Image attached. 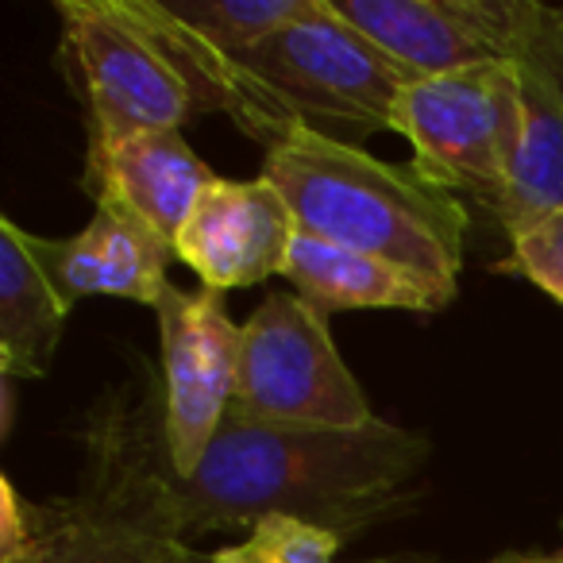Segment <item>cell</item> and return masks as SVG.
<instances>
[{
	"label": "cell",
	"instance_id": "9a60e30c",
	"mask_svg": "<svg viewBox=\"0 0 563 563\" xmlns=\"http://www.w3.org/2000/svg\"><path fill=\"white\" fill-rule=\"evenodd\" d=\"M70 309L24 228L0 217V371L20 378L47 375Z\"/></svg>",
	"mask_w": 563,
	"mask_h": 563
},
{
	"label": "cell",
	"instance_id": "3957f363",
	"mask_svg": "<svg viewBox=\"0 0 563 563\" xmlns=\"http://www.w3.org/2000/svg\"><path fill=\"white\" fill-rule=\"evenodd\" d=\"M263 178L286 197L298 232L378 255L455 298L467 243V209L413 166H394L363 147L290 132L266 151Z\"/></svg>",
	"mask_w": 563,
	"mask_h": 563
},
{
	"label": "cell",
	"instance_id": "9c48e42d",
	"mask_svg": "<svg viewBox=\"0 0 563 563\" xmlns=\"http://www.w3.org/2000/svg\"><path fill=\"white\" fill-rule=\"evenodd\" d=\"M378 51L413 81L471 66L514 63L525 47L537 0H332Z\"/></svg>",
	"mask_w": 563,
	"mask_h": 563
},
{
	"label": "cell",
	"instance_id": "277c9868",
	"mask_svg": "<svg viewBox=\"0 0 563 563\" xmlns=\"http://www.w3.org/2000/svg\"><path fill=\"white\" fill-rule=\"evenodd\" d=\"M89 483L74 498L27 501V537L0 563H212L181 537L170 460L151 455L128 413L89 437Z\"/></svg>",
	"mask_w": 563,
	"mask_h": 563
},
{
	"label": "cell",
	"instance_id": "7a4b0ae2",
	"mask_svg": "<svg viewBox=\"0 0 563 563\" xmlns=\"http://www.w3.org/2000/svg\"><path fill=\"white\" fill-rule=\"evenodd\" d=\"M409 81L332 0H313L290 27L220 63L209 74V93L212 109L228 112L266 151L290 132L363 147L371 135L394 132Z\"/></svg>",
	"mask_w": 563,
	"mask_h": 563
},
{
	"label": "cell",
	"instance_id": "e0dca14e",
	"mask_svg": "<svg viewBox=\"0 0 563 563\" xmlns=\"http://www.w3.org/2000/svg\"><path fill=\"white\" fill-rule=\"evenodd\" d=\"M340 537L301 517H263L240 544L212 552V563H336Z\"/></svg>",
	"mask_w": 563,
	"mask_h": 563
},
{
	"label": "cell",
	"instance_id": "30bf717a",
	"mask_svg": "<svg viewBox=\"0 0 563 563\" xmlns=\"http://www.w3.org/2000/svg\"><path fill=\"white\" fill-rule=\"evenodd\" d=\"M298 220L266 178H212L197 197L174 255L201 278L205 290H247L286 274Z\"/></svg>",
	"mask_w": 563,
	"mask_h": 563
},
{
	"label": "cell",
	"instance_id": "52a82bcc",
	"mask_svg": "<svg viewBox=\"0 0 563 563\" xmlns=\"http://www.w3.org/2000/svg\"><path fill=\"white\" fill-rule=\"evenodd\" d=\"M232 406L251 417L321 429L375 424L363 386L332 344L329 317L301 294H271L243 324Z\"/></svg>",
	"mask_w": 563,
	"mask_h": 563
},
{
	"label": "cell",
	"instance_id": "d6986e66",
	"mask_svg": "<svg viewBox=\"0 0 563 563\" xmlns=\"http://www.w3.org/2000/svg\"><path fill=\"white\" fill-rule=\"evenodd\" d=\"M371 563H440V560H371ZM483 563H563V552H529V555H494Z\"/></svg>",
	"mask_w": 563,
	"mask_h": 563
},
{
	"label": "cell",
	"instance_id": "8fae6325",
	"mask_svg": "<svg viewBox=\"0 0 563 563\" xmlns=\"http://www.w3.org/2000/svg\"><path fill=\"white\" fill-rule=\"evenodd\" d=\"M514 70L521 89V135L498 212L506 232L544 212H563V9L540 4Z\"/></svg>",
	"mask_w": 563,
	"mask_h": 563
},
{
	"label": "cell",
	"instance_id": "8992f818",
	"mask_svg": "<svg viewBox=\"0 0 563 563\" xmlns=\"http://www.w3.org/2000/svg\"><path fill=\"white\" fill-rule=\"evenodd\" d=\"M394 132L409 140L413 170L421 178L501 212L509 163L521 135V89L514 63L409 81Z\"/></svg>",
	"mask_w": 563,
	"mask_h": 563
},
{
	"label": "cell",
	"instance_id": "6da1fadb",
	"mask_svg": "<svg viewBox=\"0 0 563 563\" xmlns=\"http://www.w3.org/2000/svg\"><path fill=\"white\" fill-rule=\"evenodd\" d=\"M429 455V437L386 421L321 429L232 406L201 463L189 475L170 467V498L186 540L255 529L263 517H301L344 537L398 501Z\"/></svg>",
	"mask_w": 563,
	"mask_h": 563
},
{
	"label": "cell",
	"instance_id": "5bb4252c",
	"mask_svg": "<svg viewBox=\"0 0 563 563\" xmlns=\"http://www.w3.org/2000/svg\"><path fill=\"white\" fill-rule=\"evenodd\" d=\"M132 9L170 43L212 109L209 74L301 20L313 0H132Z\"/></svg>",
	"mask_w": 563,
	"mask_h": 563
},
{
	"label": "cell",
	"instance_id": "ba28073f",
	"mask_svg": "<svg viewBox=\"0 0 563 563\" xmlns=\"http://www.w3.org/2000/svg\"><path fill=\"white\" fill-rule=\"evenodd\" d=\"M163 336V448L174 475H189L209 452L235 401L243 329L224 313L217 290L166 286L155 301Z\"/></svg>",
	"mask_w": 563,
	"mask_h": 563
},
{
	"label": "cell",
	"instance_id": "7c38bea8",
	"mask_svg": "<svg viewBox=\"0 0 563 563\" xmlns=\"http://www.w3.org/2000/svg\"><path fill=\"white\" fill-rule=\"evenodd\" d=\"M27 243L70 306L78 298L112 294L155 309L170 286L166 266L178 258L174 243H166L117 197H93V220L70 240H43L27 232Z\"/></svg>",
	"mask_w": 563,
	"mask_h": 563
},
{
	"label": "cell",
	"instance_id": "2e32d148",
	"mask_svg": "<svg viewBox=\"0 0 563 563\" xmlns=\"http://www.w3.org/2000/svg\"><path fill=\"white\" fill-rule=\"evenodd\" d=\"M294 290L321 309L324 317L332 309H409V313H437L448 301L437 290H429L417 274L386 263L378 255H363L352 247H336L329 240L298 232L294 235L286 274Z\"/></svg>",
	"mask_w": 563,
	"mask_h": 563
},
{
	"label": "cell",
	"instance_id": "5b68a950",
	"mask_svg": "<svg viewBox=\"0 0 563 563\" xmlns=\"http://www.w3.org/2000/svg\"><path fill=\"white\" fill-rule=\"evenodd\" d=\"M66 55L89 104V155L140 132H178L205 93L132 0H58Z\"/></svg>",
	"mask_w": 563,
	"mask_h": 563
},
{
	"label": "cell",
	"instance_id": "ac0fdd59",
	"mask_svg": "<svg viewBox=\"0 0 563 563\" xmlns=\"http://www.w3.org/2000/svg\"><path fill=\"white\" fill-rule=\"evenodd\" d=\"M501 271H517L563 306V212H544L509 232V258Z\"/></svg>",
	"mask_w": 563,
	"mask_h": 563
},
{
	"label": "cell",
	"instance_id": "4fadbf2b",
	"mask_svg": "<svg viewBox=\"0 0 563 563\" xmlns=\"http://www.w3.org/2000/svg\"><path fill=\"white\" fill-rule=\"evenodd\" d=\"M217 178L181 132H140L117 147L86 155V189L117 197L166 243H178L205 186Z\"/></svg>",
	"mask_w": 563,
	"mask_h": 563
}]
</instances>
